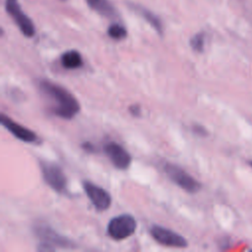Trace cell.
<instances>
[{"mask_svg":"<svg viewBox=\"0 0 252 252\" xmlns=\"http://www.w3.org/2000/svg\"><path fill=\"white\" fill-rule=\"evenodd\" d=\"M38 88L52 102L51 111L62 119H73L80 112V103L77 98L64 87L49 80H40Z\"/></svg>","mask_w":252,"mask_h":252,"instance_id":"obj_1","label":"cell"},{"mask_svg":"<svg viewBox=\"0 0 252 252\" xmlns=\"http://www.w3.org/2000/svg\"><path fill=\"white\" fill-rule=\"evenodd\" d=\"M33 232L38 239L41 240L39 250L50 251L55 250L56 248H63V249H75L77 248L76 243L58 233L55 229L44 222H37L33 225Z\"/></svg>","mask_w":252,"mask_h":252,"instance_id":"obj_2","label":"cell"},{"mask_svg":"<svg viewBox=\"0 0 252 252\" xmlns=\"http://www.w3.org/2000/svg\"><path fill=\"white\" fill-rule=\"evenodd\" d=\"M137 228V220L129 214H122L112 218L107 224L106 232L108 236L116 241L123 240L131 236Z\"/></svg>","mask_w":252,"mask_h":252,"instance_id":"obj_3","label":"cell"},{"mask_svg":"<svg viewBox=\"0 0 252 252\" xmlns=\"http://www.w3.org/2000/svg\"><path fill=\"white\" fill-rule=\"evenodd\" d=\"M163 169L167 177L185 192L194 194L201 189V183L177 164L166 162Z\"/></svg>","mask_w":252,"mask_h":252,"instance_id":"obj_4","label":"cell"},{"mask_svg":"<svg viewBox=\"0 0 252 252\" xmlns=\"http://www.w3.org/2000/svg\"><path fill=\"white\" fill-rule=\"evenodd\" d=\"M40 169L45 183L51 189L59 194L67 193V177L58 164L40 160Z\"/></svg>","mask_w":252,"mask_h":252,"instance_id":"obj_5","label":"cell"},{"mask_svg":"<svg viewBox=\"0 0 252 252\" xmlns=\"http://www.w3.org/2000/svg\"><path fill=\"white\" fill-rule=\"evenodd\" d=\"M7 13L12 17L21 32L27 37H32L35 33V28L32 21L22 11L17 0H5Z\"/></svg>","mask_w":252,"mask_h":252,"instance_id":"obj_6","label":"cell"},{"mask_svg":"<svg viewBox=\"0 0 252 252\" xmlns=\"http://www.w3.org/2000/svg\"><path fill=\"white\" fill-rule=\"evenodd\" d=\"M150 232L152 237L163 246L174 248H185L188 246L187 240L182 235L169 228L156 224L151 227Z\"/></svg>","mask_w":252,"mask_h":252,"instance_id":"obj_7","label":"cell"},{"mask_svg":"<svg viewBox=\"0 0 252 252\" xmlns=\"http://www.w3.org/2000/svg\"><path fill=\"white\" fill-rule=\"evenodd\" d=\"M83 188L96 211L103 212L110 207L111 196L105 189L88 180L83 181Z\"/></svg>","mask_w":252,"mask_h":252,"instance_id":"obj_8","label":"cell"},{"mask_svg":"<svg viewBox=\"0 0 252 252\" xmlns=\"http://www.w3.org/2000/svg\"><path fill=\"white\" fill-rule=\"evenodd\" d=\"M0 122L6 130H8L14 137H16L22 142L33 144L38 142L39 140L35 132L12 120L11 117H9L8 115H5L4 113H1L0 115Z\"/></svg>","mask_w":252,"mask_h":252,"instance_id":"obj_9","label":"cell"},{"mask_svg":"<svg viewBox=\"0 0 252 252\" xmlns=\"http://www.w3.org/2000/svg\"><path fill=\"white\" fill-rule=\"evenodd\" d=\"M103 151L117 169L125 170L130 166L132 157L121 145L115 142H108L104 145Z\"/></svg>","mask_w":252,"mask_h":252,"instance_id":"obj_10","label":"cell"},{"mask_svg":"<svg viewBox=\"0 0 252 252\" xmlns=\"http://www.w3.org/2000/svg\"><path fill=\"white\" fill-rule=\"evenodd\" d=\"M61 65L65 69H78L83 66L84 61L81 53L77 50H68L61 55Z\"/></svg>","mask_w":252,"mask_h":252,"instance_id":"obj_11","label":"cell"},{"mask_svg":"<svg viewBox=\"0 0 252 252\" xmlns=\"http://www.w3.org/2000/svg\"><path fill=\"white\" fill-rule=\"evenodd\" d=\"M88 5L96 13L104 17H113L115 10L107 0H86Z\"/></svg>","mask_w":252,"mask_h":252,"instance_id":"obj_12","label":"cell"},{"mask_svg":"<svg viewBox=\"0 0 252 252\" xmlns=\"http://www.w3.org/2000/svg\"><path fill=\"white\" fill-rule=\"evenodd\" d=\"M133 9H135V11L137 13H139L159 34H162V25L161 22L159 21V19L153 14L151 11L144 9L142 7H137V6H133Z\"/></svg>","mask_w":252,"mask_h":252,"instance_id":"obj_13","label":"cell"},{"mask_svg":"<svg viewBox=\"0 0 252 252\" xmlns=\"http://www.w3.org/2000/svg\"><path fill=\"white\" fill-rule=\"evenodd\" d=\"M107 34L112 39L121 40L126 37L127 31L123 26H121L119 24H112L107 29Z\"/></svg>","mask_w":252,"mask_h":252,"instance_id":"obj_14","label":"cell"},{"mask_svg":"<svg viewBox=\"0 0 252 252\" xmlns=\"http://www.w3.org/2000/svg\"><path fill=\"white\" fill-rule=\"evenodd\" d=\"M190 45L196 52H203L205 47V34L204 32H198L194 34L190 39Z\"/></svg>","mask_w":252,"mask_h":252,"instance_id":"obj_15","label":"cell"},{"mask_svg":"<svg viewBox=\"0 0 252 252\" xmlns=\"http://www.w3.org/2000/svg\"><path fill=\"white\" fill-rule=\"evenodd\" d=\"M192 130H193V132L196 134V135H198V136H202V137H205V136H207L208 135V132H207V130L203 127V126H201V125H198V124H195V125H193V127H192Z\"/></svg>","mask_w":252,"mask_h":252,"instance_id":"obj_16","label":"cell"},{"mask_svg":"<svg viewBox=\"0 0 252 252\" xmlns=\"http://www.w3.org/2000/svg\"><path fill=\"white\" fill-rule=\"evenodd\" d=\"M128 110L131 113V115L134 116V117H140V115H141V107L137 103H134V104L130 105Z\"/></svg>","mask_w":252,"mask_h":252,"instance_id":"obj_17","label":"cell"},{"mask_svg":"<svg viewBox=\"0 0 252 252\" xmlns=\"http://www.w3.org/2000/svg\"><path fill=\"white\" fill-rule=\"evenodd\" d=\"M82 148H83V150H85L88 153H94L95 152V148L91 142H85L84 144H82Z\"/></svg>","mask_w":252,"mask_h":252,"instance_id":"obj_18","label":"cell"},{"mask_svg":"<svg viewBox=\"0 0 252 252\" xmlns=\"http://www.w3.org/2000/svg\"><path fill=\"white\" fill-rule=\"evenodd\" d=\"M249 164H250V166L252 167V160H250V161H249Z\"/></svg>","mask_w":252,"mask_h":252,"instance_id":"obj_19","label":"cell"}]
</instances>
